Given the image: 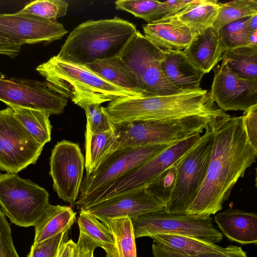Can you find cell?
Instances as JSON below:
<instances>
[{"mask_svg":"<svg viewBox=\"0 0 257 257\" xmlns=\"http://www.w3.org/2000/svg\"><path fill=\"white\" fill-rule=\"evenodd\" d=\"M213 144L204 181L186 214L213 215L222 209L232 189L255 162L242 116L212 117L209 120Z\"/></svg>","mask_w":257,"mask_h":257,"instance_id":"cell-1","label":"cell"},{"mask_svg":"<svg viewBox=\"0 0 257 257\" xmlns=\"http://www.w3.org/2000/svg\"><path fill=\"white\" fill-rule=\"evenodd\" d=\"M103 111L114 124L191 116H229L217 106L210 92L204 89L170 95L119 97L109 102Z\"/></svg>","mask_w":257,"mask_h":257,"instance_id":"cell-2","label":"cell"},{"mask_svg":"<svg viewBox=\"0 0 257 257\" xmlns=\"http://www.w3.org/2000/svg\"><path fill=\"white\" fill-rule=\"evenodd\" d=\"M137 31L134 24L116 16L87 21L71 31L56 56L83 65L117 56Z\"/></svg>","mask_w":257,"mask_h":257,"instance_id":"cell-3","label":"cell"},{"mask_svg":"<svg viewBox=\"0 0 257 257\" xmlns=\"http://www.w3.org/2000/svg\"><path fill=\"white\" fill-rule=\"evenodd\" d=\"M36 70L50 88L81 108L122 97L140 96L108 82L86 65L59 59L56 56L39 65Z\"/></svg>","mask_w":257,"mask_h":257,"instance_id":"cell-4","label":"cell"},{"mask_svg":"<svg viewBox=\"0 0 257 257\" xmlns=\"http://www.w3.org/2000/svg\"><path fill=\"white\" fill-rule=\"evenodd\" d=\"M211 117L191 116L114 124L117 139L112 152L125 148L175 143L202 134Z\"/></svg>","mask_w":257,"mask_h":257,"instance_id":"cell-5","label":"cell"},{"mask_svg":"<svg viewBox=\"0 0 257 257\" xmlns=\"http://www.w3.org/2000/svg\"><path fill=\"white\" fill-rule=\"evenodd\" d=\"M201 136L196 134L171 145L144 164L83 197V205L89 208L114 196L147 187L193 148Z\"/></svg>","mask_w":257,"mask_h":257,"instance_id":"cell-6","label":"cell"},{"mask_svg":"<svg viewBox=\"0 0 257 257\" xmlns=\"http://www.w3.org/2000/svg\"><path fill=\"white\" fill-rule=\"evenodd\" d=\"M210 119L199 142L174 164L175 183L164 210L166 212L185 214L199 192L207 173L213 144Z\"/></svg>","mask_w":257,"mask_h":257,"instance_id":"cell-7","label":"cell"},{"mask_svg":"<svg viewBox=\"0 0 257 257\" xmlns=\"http://www.w3.org/2000/svg\"><path fill=\"white\" fill-rule=\"evenodd\" d=\"M50 205L49 193L44 188L17 174L0 173V205L14 224L35 226Z\"/></svg>","mask_w":257,"mask_h":257,"instance_id":"cell-8","label":"cell"},{"mask_svg":"<svg viewBox=\"0 0 257 257\" xmlns=\"http://www.w3.org/2000/svg\"><path fill=\"white\" fill-rule=\"evenodd\" d=\"M118 56L134 71L145 96L170 95L184 91L172 84L162 69L163 51L137 31Z\"/></svg>","mask_w":257,"mask_h":257,"instance_id":"cell-9","label":"cell"},{"mask_svg":"<svg viewBox=\"0 0 257 257\" xmlns=\"http://www.w3.org/2000/svg\"><path fill=\"white\" fill-rule=\"evenodd\" d=\"M131 220L136 238L157 234H172L201 238L214 243L223 239L209 215L174 214L161 210Z\"/></svg>","mask_w":257,"mask_h":257,"instance_id":"cell-10","label":"cell"},{"mask_svg":"<svg viewBox=\"0 0 257 257\" xmlns=\"http://www.w3.org/2000/svg\"><path fill=\"white\" fill-rule=\"evenodd\" d=\"M44 146L16 118L13 108L0 110V170L17 174L35 164Z\"/></svg>","mask_w":257,"mask_h":257,"instance_id":"cell-11","label":"cell"},{"mask_svg":"<svg viewBox=\"0 0 257 257\" xmlns=\"http://www.w3.org/2000/svg\"><path fill=\"white\" fill-rule=\"evenodd\" d=\"M0 101L9 107L63 113L67 99L52 90L47 81L25 78H8L0 72Z\"/></svg>","mask_w":257,"mask_h":257,"instance_id":"cell-12","label":"cell"},{"mask_svg":"<svg viewBox=\"0 0 257 257\" xmlns=\"http://www.w3.org/2000/svg\"><path fill=\"white\" fill-rule=\"evenodd\" d=\"M174 144V143H173ZM170 144L119 149L109 154L98 167L84 178L78 198H81L141 166Z\"/></svg>","mask_w":257,"mask_h":257,"instance_id":"cell-13","label":"cell"},{"mask_svg":"<svg viewBox=\"0 0 257 257\" xmlns=\"http://www.w3.org/2000/svg\"><path fill=\"white\" fill-rule=\"evenodd\" d=\"M85 160L78 144L66 140L58 142L50 158L53 187L59 198L75 205L82 182Z\"/></svg>","mask_w":257,"mask_h":257,"instance_id":"cell-14","label":"cell"},{"mask_svg":"<svg viewBox=\"0 0 257 257\" xmlns=\"http://www.w3.org/2000/svg\"><path fill=\"white\" fill-rule=\"evenodd\" d=\"M213 68V81L209 91L217 106L223 111H246L257 104V79H243L233 73L222 60Z\"/></svg>","mask_w":257,"mask_h":257,"instance_id":"cell-15","label":"cell"},{"mask_svg":"<svg viewBox=\"0 0 257 257\" xmlns=\"http://www.w3.org/2000/svg\"><path fill=\"white\" fill-rule=\"evenodd\" d=\"M68 33L62 24L18 12L0 13V36L24 44L49 43Z\"/></svg>","mask_w":257,"mask_h":257,"instance_id":"cell-16","label":"cell"},{"mask_svg":"<svg viewBox=\"0 0 257 257\" xmlns=\"http://www.w3.org/2000/svg\"><path fill=\"white\" fill-rule=\"evenodd\" d=\"M164 208V203L145 187L114 196L86 209L97 219H132Z\"/></svg>","mask_w":257,"mask_h":257,"instance_id":"cell-17","label":"cell"},{"mask_svg":"<svg viewBox=\"0 0 257 257\" xmlns=\"http://www.w3.org/2000/svg\"><path fill=\"white\" fill-rule=\"evenodd\" d=\"M162 69L167 79L184 92L202 90L200 85L205 74L195 65L183 51H164Z\"/></svg>","mask_w":257,"mask_h":257,"instance_id":"cell-18","label":"cell"},{"mask_svg":"<svg viewBox=\"0 0 257 257\" xmlns=\"http://www.w3.org/2000/svg\"><path fill=\"white\" fill-rule=\"evenodd\" d=\"M222 235L242 245L257 243V215L237 208H228L214 217Z\"/></svg>","mask_w":257,"mask_h":257,"instance_id":"cell-19","label":"cell"},{"mask_svg":"<svg viewBox=\"0 0 257 257\" xmlns=\"http://www.w3.org/2000/svg\"><path fill=\"white\" fill-rule=\"evenodd\" d=\"M143 29L144 36L163 51H183L193 38L190 29L174 17L148 23Z\"/></svg>","mask_w":257,"mask_h":257,"instance_id":"cell-20","label":"cell"},{"mask_svg":"<svg viewBox=\"0 0 257 257\" xmlns=\"http://www.w3.org/2000/svg\"><path fill=\"white\" fill-rule=\"evenodd\" d=\"M183 51L205 73L213 69L221 60L223 54L219 46L218 32L212 27L193 37Z\"/></svg>","mask_w":257,"mask_h":257,"instance_id":"cell-21","label":"cell"},{"mask_svg":"<svg viewBox=\"0 0 257 257\" xmlns=\"http://www.w3.org/2000/svg\"><path fill=\"white\" fill-rule=\"evenodd\" d=\"M86 66L118 87L140 96L146 95L137 75L118 56Z\"/></svg>","mask_w":257,"mask_h":257,"instance_id":"cell-22","label":"cell"},{"mask_svg":"<svg viewBox=\"0 0 257 257\" xmlns=\"http://www.w3.org/2000/svg\"><path fill=\"white\" fill-rule=\"evenodd\" d=\"M223 53L227 50L257 45V15L246 17L221 27L218 31Z\"/></svg>","mask_w":257,"mask_h":257,"instance_id":"cell-23","label":"cell"},{"mask_svg":"<svg viewBox=\"0 0 257 257\" xmlns=\"http://www.w3.org/2000/svg\"><path fill=\"white\" fill-rule=\"evenodd\" d=\"M76 213L71 206L50 205L35 227L33 244L41 242L68 230L76 221Z\"/></svg>","mask_w":257,"mask_h":257,"instance_id":"cell-24","label":"cell"},{"mask_svg":"<svg viewBox=\"0 0 257 257\" xmlns=\"http://www.w3.org/2000/svg\"><path fill=\"white\" fill-rule=\"evenodd\" d=\"M220 7L217 1L195 0L186 9L172 17L186 25L194 37L212 27Z\"/></svg>","mask_w":257,"mask_h":257,"instance_id":"cell-25","label":"cell"},{"mask_svg":"<svg viewBox=\"0 0 257 257\" xmlns=\"http://www.w3.org/2000/svg\"><path fill=\"white\" fill-rule=\"evenodd\" d=\"M149 237L158 245L188 255L222 252L228 248V246L223 247L203 239L186 235L157 234Z\"/></svg>","mask_w":257,"mask_h":257,"instance_id":"cell-26","label":"cell"},{"mask_svg":"<svg viewBox=\"0 0 257 257\" xmlns=\"http://www.w3.org/2000/svg\"><path fill=\"white\" fill-rule=\"evenodd\" d=\"M98 219L108 228L114 242L112 248L105 251V257H137L136 238L131 219Z\"/></svg>","mask_w":257,"mask_h":257,"instance_id":"cell-27","label":"cell"},{"mask_svg":"<svg viewBox=\"0 0 257 257\" xmlns=\"http://www.w3.org/2000/svg\"><path fill=\"white\" fill-rule=\"evenodd\" d=\"M117 139L115 130L94 134L85 132V163L86 175L94 171L103 160L112 153Z\"/></svg>","mask_w":257,"mask_h":257,"instance_id":"cell-28","label":"cell"},{"mask_svg":"<svg viewBox=\"0 0 257 257\" xmlns=\"http://www.w3.org/2000/svg\"><path fill=\"white\" fill-rule=\"evenodd\" d=\"M221 60L239 77L257 79V45L227 50L222 55Z\"/></svg>","mask_w":257,"mask_h":257,"instance_id":"cell-29","label":"cell"},{"mask_svg":"<svg viewBox=\"0 0 257 257\" xmlns=\"http://www.w3.org/2000/svg\"><path fill=\"white\" fill-rule=\"evenodd\" d=\"M16 118L39 143L44 146L51 139L50 114L39 110L13 107Z\"/></svg>","mask_w":257,"mask_h":257,"instance_id":"cell-30","label":"cell"},{"mask_svg":"<svg viewBox=\"0 0 257 257\" xmlns=\"http://www.w3.org/2000/svg\"><path fill=\"white\" fill-rule=\"evenodd\" d=\"M77 223L80 232L88 235L105 251L113 246L114 242L108 228L88 210H80Z\"/></svg>","mask_w":257,"mask_h":257,"instance_id":"cell-31","label":"cell"},{"mask_svg":"<svg viewBox=\"0 0 257 257\" xmlns=\"http://www.w3.org/2000/svg\"><path fill=\"white\" fill-rule=\"evenodd\" d=\"M220 9L212 28L216 31L239 19L257 15L256 0H237L220 3Z\"/></svg>","mask_w":257,"mask_h":257,"instance_id":"cell-32","label":"cell"},{"mask_svg":"<svg viewBox=\"0 0 257 257\" xmlns=\"http://www.w3.org/2000/svg\"><path fill=\"white\" fill-rule=\"evenodd\" d=\"M115 8L133 14L151 23L162 18V2L152 0H118Z\"/></svg>","mask_w":257,"mask_h":257,"instance_id":"cell-33","label":"cell"},{"mask_svg":"<svg viewBox=\"0 0 257 257\" xmlns=\"http://www.w3.org/2000/svg\"><path fill=\"white\" fill-rule=\"evenodd\" d=\"M68 3L62 0H36L26 5L18 12L50 21L64 17L67 14Z\"/></svg>","mask_w":257,"mask_h":257,"instance_id":"cell-34","label":"cell"},{"mask_svg":"<svg viewBox=\"0 0 257 257\" xmlns=\"http://www.w3.org/2000/svg\"><path fill=\"white\" fill-rule=\"evenodd\" d=\"M98 244L87 234L80 232L76 243L70 239L63 243L57 257H94Z\"/></svg>","mask_w":257,"mask_h":257,"instance_id":"cell-35","label":"cell"},{"mask_svg":"<svg viewBox=\"0 0 257 257\" xmlns=\"http://www.w3.org/2000/svg\"><path fill=\"white\" fill-rule=\"evenodd\" d=\"M176 175V170L174 165L146 187L164 203L165 207L170 200L174 190Z\"/></svg>","mask_w":257,"mask_h":257,"instance_id":"cell-36","label":"cell"},{"mask_svg":"<svg viewBox=\"0 0 257 257\" xmlns=\"http://www.w3.org/2000/svg\"><path fill=\"white\" fill-rule=\"evenodd\" d=\"M86 117V128L94 134L115 130L114 124L103 111L100 104L93 103L82 108Z\"/></svg>","mask_w":257,"mask_h":257,"instance_id":"cell-37","label":"cell"},{"mask_svg":"<svg viewBox=\"0 0 257 257\" xmlns=\"http://www.w3.org/2000/svg\"><path fill=\"white\" fill-rule=\"evenodd\" d=\"M153 257H248L246 252L240 246L230 245L222 252L199 255H188L167 248L154 242L152 246Z\"/></svg>","mask_w":257,"mask_h":257,"instance_id":"cell-38","label":"cell"},{"mask_svg":"<svg viewBox=\"0 0 257 257\" xmlns=\"http://www.w3.org/2000/svg\"><path fill=\"white\" fill-rule=\"evenodd\" d=\"M69 230L41 242L33 244L28 257H57L63 243L69 239Z\"/></svg>","mask_w":257,"mask_h":257,"instance_id":"cell-39","label":"cell"},{"mask_svg":"<svg viewBox=\"0 0 257 257\" xmlns=\"http://www.w3.org/2000/svg\"><path fill=\"white\" fill-rule=\"evenodd\" d=\"M0 257H19L14 245L10 224L1 209Z\"/></svg>","mask_w":257,"mask_h":257,"instance_id":"cell-40","label":"cell"},{"mask_svg":"<svg viewBox=\"0 0 257 257\" xmlns=\"http://www.w3.org/2000/svg\"><path fill=\"white\" fill-rule=\"evenodd\" d=\"M241 116L248 139L257 151V104L244 111Z\"/></svg>","mask_w":257,"mask_h":257,"instance_id":"cell-41","label":"cell"},{"mask_svg":"<svg viewBox=\"0 0 257 257\" xmlns=\"http://www.w3.org/2000/svg\"><path fill=\"white\" fill-rule=\"evenodd\" d=\"M194 1L172 0L162 2L163 10L162 18L161 19L169 18L181 13L193 3Z\"/></svg>","mask_w":257,"mask_h":257,"instance_id":"cell-42","label":"cell"},{"mask_svg":"<svg viewBox=\"0 0 257 257\" xmlns=\"http://www.w3.org/2000/svg\"><path fill=\"white\" fill-rule=\"evenodd\" d=\"M22 45L19 42L0 36V54L15 58L20 54Z\"/></svg>","mask_w":257,"mask_h":257,"instance_id":"cell-43","label":"cell"}]
</instances>
